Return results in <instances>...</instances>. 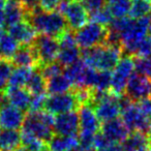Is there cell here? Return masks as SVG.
Masks as SVG:
<instances>
[{"instance_id":"obj_30","label":"cell","mask_w":151,"mask_h":151,"mask_svg":"<svg viewBox=\"0 0 151 151\" xmlns=\"http://www.w3.org/2000/svg\"><path fill=\"white\" fill-rule=\"evenodd\" d=\"M132 3V0H108L107 5L113 17L121 18L128 15Z\"/></svg>"},{"instance_id":"obj_37","label":"cell","mask_w":151,"mask_h":151,"mask_svg":"<svg viewBox=\"0 0 151 151\" xmlns=\"http://www.w3.org/2000/svg\"><path fill=\"white\" fill-rule=\"evenodd\" d=\"M12 66L13 64L9 61L2 60L0 62V91H3L6 87L9 76L13 70Z\"/></svg>"},{"instance_id":"obj_4","label":"cell","mask_w":151,"mask_h":151,"mask_svg":"<svg viewBox=\"0 0 151 151\" xmlns=\"http://www.w3.org/2000/svg\"><path fill=\"white\" fill-rule=\"evenodd\" d=\"M57 12L64 17L69 29L77 31L88 23L89 13L81 0H61Z\"/></svg>"},{"instance_id":"obj_49","label":"cell","mask_w":151,"mask_h":151,"mask_svg":"<svg viewBox=\"0 0 151 151\" xmlns=\"http://www.w3.org/2000/svg\"><path fill=\"white\" fill-rule=\"evenodd\" d=\"M142 151H151V143L148 145V146L146 147V148H144V149H143Z\"/></svg>"},{"instance_id":"obj_36","label":"cell","mask_w":151,"mask_h":151,"mask_svg":"<svg viewBox=\"0 0 151 151\" xmlns=\"http://www.w3.org/2000/svg\"><path fill=\"white\" fill-rule=\"evenodd\" d=\"M40 73H42V77L46 79V81L48 79H51L55 76H58L62 73L63 70V66L58 62V61H54L52 63H49V64H46L44 66L40 67Z\"/></svg>"},{"instance_id":"obj_24","label":"cell","mask_w":151,"mask_h":151,"mask_svg":"<svg viewBox=\"0 0 151 151\" xmlns=\"http://www.w3.org/2000/svg\"><path fill=\"white\" fill-rule=\"evenodd\" d=\"M22 144L17 129H0V151H16Z\"/></svg>"},{"instance_id":"obj_19","label":"cell","mask_w":151,"mask_h":151,"mask_svg":"<svg viewBox=\"0 0 151 151\" xmlns=\"http://www.w3.org/2000/svg\"><path fill=\"white\" fill-rule=\"evenodd\" d=\"M3 94L9 104L17 107L22 111H26L29 109L30 101L32 99V94L24 87H13L6 86L3 90Z\"/></svg>"},{"instance_id":"obj_7","label":"cell","mask_w":151,"mask_h":151,"mask_svg":"<svg viewBox=\"0 0 151 151\" xmlns=\"http://www.w3.org/2000/svg\"><path fill=\"white\" fill-rule=\"evenodd\" d=\"M134 56L127 54H123L118 64L116 65L113 73H112V82L110 90L116 95L120 97L125 93L126 84L128 79L134 73Z\"/></svg>"},{"instance_id":"obj_26","label":"cell","mask_w":151,"mask_h":151,"mask_svg":"<svg viewBox=\"0 0 151 151\" xmlns=\"http://www.w3.org/2000/svg\"><path fill=\"white\" fill-rule=\"evenodd\" d=\"M26 88L32 95L44 94L47 92V81L42 77L40 67L33 69L29 80L26 84Z\"/></svg>"},{"instance_id":"obj_12","label":"cell","mask_w":151,"mask_h":151,"mask_svg":"<svg viewBox=\"0 0 151 151\" xmlns=\"http://www.w3.org/2000/svg\"><path fill=\"white\" fill-rule=\"evenodd\" d=\"M25 114L11 104L0 106V129H19L23 125Z\"/></svg>"},{"instance_id":"obj_2","label":"cell","mask_w":151,"mask_h":151,"mask_svg":"<svg viewBox=\"0 0 151 151\" xmlns=\"http://www.w3.org/2000/svg\"><path fill=\"white\" fill-rule=\"evenodd\" d=\"M26 19L32 24L38 34H47L56 38L69 28L61 14L58 12L46 13L40 7L28 15Z\"/></svg>"},{"instance_id":"obj_5","label":"cell","mask_w":151,"mask_h":151,"mask_svg":"<svg viewBox=\"0 0 151 151\" xmlns=\"http://www.w3.org/2000/svg\"><path fill=\"white\" fill-rule=\"evenodd\" d=\"M150 16H145L140 19L134 20L130 26L121 33V47L123 54L134 56L137 52V49L140 42L145 37L148 31L149 23H150Z\"/></svg>"},{"instance_id":"obj_10","label":"cell","mask_w":151,"mask_h":151,"mask_svg":"<svg viewBox=\"0 0 151 151\" xmlns=\"http://www.w3.org/2000/svg\"><path fill=\"white\" fill-rule=\"evenodd\" d=\"M150 88L151 82L147 77L139 73H134L128 79L124 94H126L132 101L136 103L144 97L149 96Z\"/></svg>"},{"instance_id":"obj_35","label":"cell","mask_w":151,"mask_h":151,"mask_svg":"<svg viewBox=\"0 0 151 151\" xmlns=\"http://www.w3.org/2000/svg\"><path fill=\"white\" fill-rule=\"evenodd\" d=\"M134 69L137 73L145 76L151 80V56L150 57H137L134 56Z\"/></svg>"},{"instance_id":"obj_1","label":"cell","mask_w":151,"mask_h":151,"mask_svg":"<svg viewBox=\"0 0 151 151\" xmlns=\"http://www.w3.org/2000/svg\"><path fill=\"white\" fill-rule=\"evenodd\" d=\"M123 55L120 46L99 45L92 48L83 49L81 59L86 65L96 70H112L116 67Z\"/></svg>"},{"instance_id":"obj_20","label":"cell","mask_w":151,"mask_h":151,"mask_svg":"<svg viewBox=\"0 0 151 151\" xmlns=\"http://www.w3.org/2000/svg\"><path fill=\"white\" fill-rule=\"evenodd\" d=\"M26 19V13L20 0H5L4 24L9 27L12 25Z\"/></svg>"},{"instance_id":"obj_42","label":"cell","mask_w":151,"mask_h":151,"mask_svg":"<svg viewBox=\"0 0 151 151\" xmlns=\"http://www.w3.org/2000/svg\"><path fill=\"white\" fill-rule=\"evenodd\" d=\"M83 4L88 11L89 15L103 9L107 4V0H82Z\"/></svg>"},{"instance_id":"obj_54","label":"cell","mask_w":151,"mask_h":151,"mask_svg":"<svg viewBox=\"0 0 151 151\" xmlns=\"http://www.w3.org/2000/svg\"><path fill=\"white\" fill-rule=\"evenodd\" d=\"M2 60H3V59H2V57H1V53H0V62H1Z\"/></svg>"},{"instance_id":"obj_29","label":"cell","mask_w":151,"mask_h":151,"mask_svg":"<svg viewBox=\"0 0 151 151\" xmlns=\"http://www.w3.org/2000/svg\"><path fill=\"white\" fill-rule=\"evenodd\" d=\"M81 57V51L78 46L59 49L57 60L63 67H67L78 61Z\"/></svg>"},{"instance_id":"obj_27","label":"cell","mask_w":151,"mask_h":151,"mask_svg":"<svg viewBox=\"0 0 151 151\" xmlns=\"http://www.w3.org/2000/svg\"><path fill=\"white\" fill-rule=\"evenodd\" d=\"M33 69L34 68H31V67L16 66V68L12 70L6 86H13V87L26 86Z\"/></svg>"},{"instance_id":"obj_22","label":"cell","mask_w":151,"mask_h":151,"mask_svg":"<svg viewBox=\"0 0 151 151\" xmlns=\"http://www.w3.org/2000/svg\"><path fill=\"white\" fill-rule=\"evenodd\" d=\"M88 65L82 60L79 59L78 61H76L69 66L65 67L64 75L73 84V87H84L85 82V75H86V70Z\"/></svg>"},{"instance_id":"obj_47","label":"cell","mask_w":151,"mask_h":151,"mask_svg":"<svg viewBox=\"0 0 151 151\" xmlns=\"http://www.w3.org/2000/svg\"><path fill=\"white\" fill-rule=\"evenodd\" d=\"M99 151H124V148L120 143H113L111 142L109 145L105 147V148L101 149Z\"/></svg>"},{"instance_id":"obj_34","label":"cell","mask_w":151,"mask_h":151,"mask_svg":"<svg viewBox=\"0 0 151 151\" xmlns=\"http://www.w3.org/2000/svg\"><path fill=\"white\" fill-rule=\"evenodd\" d=\"M89 19L92 22H95V23L101 24V25H105V26H109L111 24V22L113 21V15H112L108 5L106 4L103 9H99L95 13L90 14L89 15Z\"/></svg>"},{"instance_id":"obj_46","label":"cell","mask_w":151,"mask_h":151,"mask_svg":"<svg viewBox=\"0 0 151 151\" xmlns=\"http://www.w3.org/2000/svg\"><path fill=\"white\" fill-rule=\"evenodd\" d=\"M110 143L111 142H110L101 132H97L96 134H94V150H96V151L101 150V149L105 148L107 145H109Z\"/></svg>"},{"instance_id":"obj_43","label":"cell","mask_w":151,"mask_h":151,"mask_svg":"<svg viewBox=\"0 0 151 151\" xmlns=\"http://www.w3.org/2000/svg\"><path fill=\"white\" fill-rule=\"evenodd\" d=\"M136 105L145 116L151 118V96L144 97V99L136 101Z\"/></svg>"},{"instance_id":"obj_31","label":"cell","mask_w":151,"mask_h":151,"mask_svg":"<svg viewBox=\"0 0 151 151\" xmlns=\"http://www.w3.org/2000/svg\"><path fill=\"white\" fill-rule=\"evenodd\" d=\"M151 13V0H134L129 9L130 18L137 20L148 16Z\"/></svg>"},{"instance_id":"obj_13","label":"cell","mask_w":151,"mask_h":151,"mask_svg":"<svg viewBox=\"0 0 151 151\" xmlns=\"http://www.w3.org/2000/svg\"><path fill=\"white\" fill-rule=\"evenodd\" d=\"M121 114L122 120L129 130H132V132L139 130V132L148 134L150 119L140 111V109L137 107L136 103H134L132 106L123 110Z\"/></svg>"},{"instance_id":"obj_32","label":"cell","mask_w":151,"mask_h":151,"mask_svg":"<svg viewBox=\"0 0 151 151\" xmlns=\"http://www.w3.org/2000/svg\"><path fill=\"white\" fill-rule=\"evenodd\" d=\"M21 141L24 148L29 151H42L45 148L44 141L24 130H21Z\"/></svg>"},{"instance_id":"obj_45","label":"cell","mask_w":151,"mask_h":151,"mask_svg":"<svg viewBox=\"0 0 151 151\" xmlns=\"http://www.w3.org/2000/svg\"><path fill=\"white\" fill-rule=\"evenodd\" d=\"M25 9L26 17L40 9V0H20Z\"/></svg>"},{"instance_id":"obj_33","label":"cell","mask_w":151,"mask_h":151,"mask_svg":"<svg viewBox=\"0 0 151 151\" xmlns=\"http://www.w3.org/2000/svg\"><path fill=\"white\" fill-rule=\"evenodd\" d=\"M112 73L111 70H99L96 81L93 89L97 91H108L111 89Z\"/></svg>"},{"instance_id":"obj_9","label":"cell","mask_w":151,"mask_h":151,"mask_svg":"<svg viewBox=\"0 0 151 151\" xmlns=\"http://www.w3.org/2000/svg\"><path fill=\"white\" fill-rule=\"evenodd\" d=\"M37 55L40 67L54 62L59 53V42L57 38L47 34H38L32 42Z\"/></svg>"},{"instance_id":"obj_41","label":"cell","mask_w":151,"mask_h":151,"mask_svg":"<svg viewBox=\"0 0 151 151\" xmlns=\"http://www.w3.org/2000/svg\"><path fill=\"white\" fill-rule=\"evenodd\" d=\"M46 99H47L46 93H44V94H38V95H32L29 109H28L29 112H36V111H40V110L44 109Z\"/></svg>"},{"instance_id":"obj_53","label":"cell","mask_w":151,"mask_h":151,"mask_svg":"<svg viewBox=\"0 0 151 151\" xmlns=\"http://www.w3.org/2000/svg\"><path fill=\"white\" fill-rule=\"evenodd\" d=\"M42 151H51V150H50V149H49V148H44Z\"/></svg>"},{"instance_id":"obj_18","label":"cell","mask_w":151,"mask_h":151,"mask_svg":"<svg viewBox=\"0 0 151 151\" xmlns=\"http://www.w3.org/2000/svg\"><path fill=\"white\" fill-rule=\"evenodd\" d=\"M79 121L80 130L79 132L95 134L101 128V121L95 114L92 106L83 105L79 109Z\"/></svg>"},{"instance_id":"obj_3","label":"cell","mask_w":151,"mask_h":151,"mask_svg":"<svg viewBox=\"0 0 151 151\" xmlns=\"http://www.w3.org/2000/svg\"><path fill=\"white\" fill-rule=\"evenodd\" d=\"M54 115L48 111L40 110L36 112H28L21 130L29 132L46 143L54 136Z\"/></svg>"},{"instance_id":"obj_28","label":"cell","mask_w":151,"mask_h":151,"mask_svg":"<svg viewBox=\"0 0 151 151\" xmlns=\"http://www.w3.org/2000/svg\"><path fill=\"white\" fill-rule=\"evenodd\" d=\"M20 44L12 37L9 33L3 34L0 37V53H1V57L3 60L12 61V58L14 57L15 53L17 52L18 48H19Z\"/></svg>"},{"instance_id":"obj_16","label":"cell","mask_w":151,"mask_h":151,"mask_svg":"<svg viewBox=\"0 0 151 151\" xmlns=\"http://www.w3.org/2000/svg\"><path fill=\"white\" fill-rule=\"evenodd\" d=\"M7 32L20 45L32 44L37 36L35 28L27 19H24L19 23L7 27Z\"/></svg>"},{"instance_id":"obj_21","label":"cell","mask_w":151,"mask_h":151,"mask_svg":"<svg viewBox=\"0 0 151 151\" xmlns=\"http://www.w3.org/2000/svg\"><path fill=\"white\" fill-rule=\"evenodd\" d=\"M48 148L51 151H78L79 140L76 136L55 134L49 140Z\"/></svg>"},{"instance_id":"obj_23","label":"cell","mask_w":151,"mask_h":151,"mask_svg":"<svg viewBox=\"0 0 151 151\" xmlns=\"http://www.w3.org/2000/svg\"><path fill=\"white\" fill-rule=\"evenodd\" d=\"M151 143V138L148 134L139 130L129 132L127 138L123 141L124 151H142Z\"/></svg>"},{"instance_id":"obj_55","label":"cell","mask_w":151,"mask_h":151,"mask_svg":"<svg viewBox=\"0 0 151 151\" xmlns=\"http://www.w3.org/2000/svg\"><path fill=\"white\" fill-rule=\"evenodd\" d=\"M81 1H82V0H81Z\"/></svg>"},{"instance_id":"obj_15","label":"cell","mask_w":151,"mask_h":151,"mask_svg":"<svg viewBox=\"0 0 151 151\" xmlns=\"http://www.w3.org/2000/svg\"><path fill=\"white\" fill-rule=\"evenodd\" d=\"M130 130L127 128L122 119L115 118L109 121L103 122L101 126V132L113 143H123L127 138Z\"/></svg>"},{"instance_id":"obj_48","label":"cell","mask_w":151,"mask_h":151,"mask_svg":"<svg viewBox=\"0 0 151 151\" xmlns=\"http://www.w3.org/2000/svg\"><path fill=\"white\" fill-rule=\"evenodd\" d=\"M4 5L5 0H0V26L4 24Z\"/></svg>"},{"instance_id":"obj_25","label":"cell","mask_w":151,"mask_h":151,"mask_svg":"<svg viewBox=\"0 0 151 151\" xmlns=\"http://www.w3.org/2000/svg\"><path fill=\"white\" fill-rule=\"evenodd\" d=\"M73 86L65 75H58L47 80V92L49 94H59L73 90Z\"/></svg>"},{"instance_id":"obj_44","label":"cell","mask_w":151,"mask_h":151,"mask_svg":"<svg viewBox=\"0 0 151 151\" xmlns=\"http://www.w3.org/2000/svg\"><path fill=\"white\" fill-rule=\"evenodd\" d=\"M60 1L61 0H40V7L46 13H52L57 11Z\"/></svg>"},{"instance_id":"obj_14","label":"cell","mask_w":151,"mask_h":151,"mask_svg":"<svg viewBox=\"0 0 151 151\" xmlns=\"http://www.w3.org/2000/svg\"><path fill=\"white\" fill-rule=\"evenodd\" d=\"M118 99L119 97L116 96L111 91L109 96L93 106V109L99 121L106 122L118 118V116L121 114V109H120Z\"/></svg>"},{"instance_id":"obj_8","label":"cell","mask_w":151,"mask_h":151,"mask_svg":"<svg viewBox=\"0 0 151 151\" xmlns=\"http://www.w3.org/2000/svg\"><path fill=\"white\" fill-rule=\"evenodd\" d=\"M80 108L81 104L77 99V95L73 88V90L68 92L50 94L47 96L44 109L53 115H58L66 112L77 111Z\"/></svg>"},{"instance_id":"obj_38","label":"cell","mask_w":151,"mask_h":151,"mask_svg":"<svg viewBox=\"0 0 151 151\" xmlns=\"http://www.w3.org/2000/svg\"><path fill=\"white\" fill-rule=\"evenodd\" d=\"M78 151H93L94 150V134L80 132L78 137Z\"/></svg>"},{"instance_id":"obj_51","label":"cell","mask_w":151,"mask_h":151,"mask_svg":"<svg viewBox=\"0 0 151 151\" xmlns=\"http://www.w3.org/2000/svg\"><path fill=\"white\" fill-rule=\"evenodd\" d=\"M16 151H29V150H27V149L24 148V147H23V148H18Z\"/></svg>"},{"instance_id":"obj_40","label":"cell","mask_w":151,"mask_h":151,"mask_svg":"<svg viewBox=\"0 0 151 151\" xmlns=\"http://www.w3.org/2000/svg\"><path fill=\"white\" fill-rule=\"evenodd\" d=\"M134 56L137 57H150L151 56V34L144 37L140 42Z\"/></svg>"},{"instance_id":"obj_6","label":"cell","mask_w":151,"mask_h":151,"mask_svg":"<svg viewBox=\"0 0 151 151\" xmlns=\"http://www.w3.org/2000/svg\"><path fill=\"white\" fill-rule=\"evenodd\" d=\"M108 32H109L108 26L91 22L76 31V42L79 48L82 50L99 45H105Z\"/></svg>"},{"instance_id":"obj_17","label":"cell","mask_w":151,"mask_h":151,"mask_svg":"<svg viewBox=\"0 0 151 151\" xmlns=\"http://www.w3.org/2000/svg\"><path fill=\"white\" fill-rule=\"evenodd\" d=\"M11 63L14 66L31 67V68L40 67L37 55H36V52L32 44L20 45L17 52L12 58Z\"/></svg>"},{"instance_id":"obj_52","label":"cell","mask_w":151,"mask_h":151,"mask_svg":"<svg viewBox=\"0 0 151 151\" xmlns=\"http://www.w3.org/2000/svg\"><path fill=\"white\" fill-rule=\"evenodd\" d=\"M148 31L151 34V19H150V23H149V27H148Z\"/></svg>"},{"instance_id":"obj_39","label":"cell","mask_w":151,"mask_h":151,"mask_svg":"<svg viewBox=\"0 0 151 151\" xmlns=\"http://www.w3.org/2000/svg\"><path fill=\"white\" fill-rule=\"evenodd\" d=\"M134 19L130 17H121V18H115L113 19V21L111 22V24L109 25V28H111L112 30L122 33L124 32L128 27L130 26V24L134 22Z\"/></svg>"},{"instance_id":"obj_11","label":"cell","mask_w":151,"mask_h":151,"mask_svg":"<svg viewBox=\"0 0 151 151\" xmlns=\"http://www.w3.org/2000/svg\"><path fill=\"white\" fill-rule=\"evenodd\" d=\"M53 129L56 134L77 136V134L80 130L79 114L76 111L58 114L55 117Z\"/></svg>"},{"instance_id":"obj_50","label":"cell","mask_w":151,"mask_h":151,"mask_svg":"<svg viewBox=\"0 0 151 151\" xmlns=\"http://www.w3.org/2000/svg\"><path fill=\"white\" fill-rule=\"evenodd\" d=\"M3 34H4V30H3V28L1 27V26H0V37H1V36H2Z\"/></svg>"}]
</instances>
